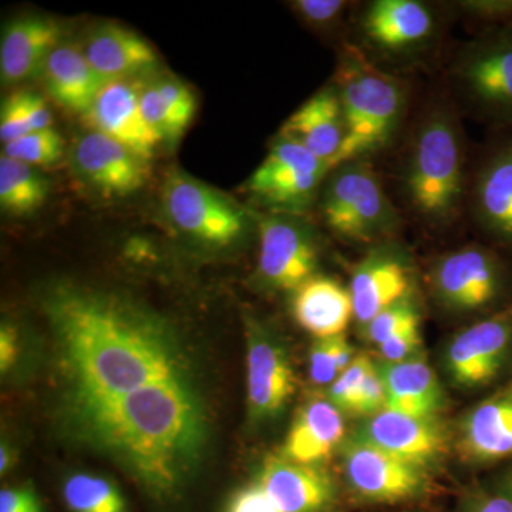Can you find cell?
I'll use <instances>...</instances> for the list:
<instances>
[{"instance_id":"6da1fadb","label":"cell","mask_w":512,"mask_h":512,"mask_svg":"<svg viewBox=\"0 0 512 512\" xmlns=\"http://www.w3.org/2000/svg\"><path fill=\"white\" fill-rule=\"evenodd\" d=\"M43 312L66 426L148 384L192 376L173 326L131 299L59 285L43 298Z\"/></svg>"},{"instance_id":"7a4b0ae2","label":"cell","mask_w":512,"mask_h":512,"mask_svg":"<svg viewBox=\"0 0 512 512\" xmlns=\"http://www.w3.org/2000/svg\"><path fill=\"white\" fill-rule=\"evenodd\" d=\"M157 498H171L198 466L208 417L192 376L161 380L67 424Z\"/></svg>"},{"instance_id":"3957f363","label":"cell","mask_w":512,"mask_h":512,"mask_svg":"<svg viewBox=\"0 0 512 512\" xmlns=\"http://www.w3.org/2000/svg\"><path fill=\"white\" fill-rule=\"evenodd\" d=\"M403 188L417 215L430 224H448L464 194V146L456 116L439 106L426 114L414 134Z\"/></svg>"},{"instance_id":"277c9868","label":"cell","mask_w":512,"mask_h":512,"mask_svg":"<svg viewBox=\"0 0 512 512\" xmlns=\"http://www.w3.org/2000/svg\"><path fill=\"white\" fill-rule=\"evenodd\" d=\"M335 89L342 106L345 140L333 170L386 146L402 121L406 103L402 82L377 69L352 46L346 47L340 59Z\"/></svg>"},{"instance_id":"5b68a950","label":"cell","mask_w":512,"mask_h":512,"mask_svg":"<svg viewBox=\"0 0 512 512\" xmlns=\"http://www.w3.org/2000/svg\"><path fill=\"white\" fill-rule=\"evenodd\" d=\"M322 215L333 234L353 242L376 241L400 224L375 170L363 160L332 170L323 192Z\"/></svg>"},{"instance_id":"8992f818","label":"cell","mask_w":512,"mask_h":512,"mask_svg":"<svg viewBox=\"0 0 512 512\" xmlns=\"http://www.w3.org/2000/svg\"><path fill=\"white\" fill-rule=\"evenodd\" d=\"M439 301L456 312L491 313L512 303V276L491 249L470 245L441 256L431 274Z\"/></svg>"},{"instance_id":"52a82bcc","label":"cell","mask_w":512,"mask_h":512,"mask_svg":"<svg viewBox=\"0 0 512 512\" xmlns=\"http://www.w3.org/2000/svg\"><path fill=\"white\" fill-rule=\"evenodd\" d=\"M163 201L175 227L205 244H232L248 224L247 214L238 204L180 171L168 175Z\"/></svg>"},{"instance_id":"ba28073f","label":"cell","mask_w":512,"mask_h":512,"mask_svg":"<svg viewBox=\"0 0 512 512\" xmlns=\"http://www.w3.org/2000/svg\"><path fill=\"white\" fill-rule=\"evenodd\" d=\"M448 373L466 389H483L512 365V303L461 330L448 345Z\"/></svg>"},{"instance_id":"9c48e42d","label":"cell","mask_w":512,"mask_h":512,"mask_svg":"<svg viewBox=\"0 0 512 512\" xmlns=\"http://www.w3.org/2000/svg\"><path fill=\"white\" fill-rule=\"evenodd\" d=\"M343 468L350 488L369 503H404L420 497L427 488L424 468L387 453L362 436L343 446Z\"/></svg>"},{"instance_id":"30bf717a","label":"cell","mask_w":512,"mask_h":512,"mask_svg":"<svg viewBox=\"0 0 512 512\" xmlns=\"http://www.w3.org/2000/svg\"><path fill=\"white\" fill-rule=\"evenodd\" d=\"M332 168L291 138L279 137L247 183L249 192L278 208H302Z\"/></svg>"},{"instance_id":"8fae6325","label":"cell","mask_w":512,"mask_h":512,"mask_svg":"<svg viewBox=\"0 0 512 512\" xmlns=\"http://www.w3.org/2000/svg\"><path fill=\"white\" fill-rule=\"evenodd\" d=\"M468 97L488 117L512 123V25L470 46L457 67Z\"/></svg>"},{"instance_id":"7c38bea8","label":"cell","mask_w":512,"mask_h":512,"mask_svg":"<svg viewBox=\"0 0 512 512\" xmlns=\"http://www.w3.org/2000/svg\"><path fill=\"white\" fill-rule=\"evenodd\" d=\"M318 245L311 231L285 215L259 220V274L269 288L295 292L315 276Z\"/></svg>"},{"instance_id":"4fadbf2b","label":"cell","mask_w":512,"mask_h":512,"mask_svg":"<svg viewBox=\"0 0 512 512\" xmlns=\"http://www.w3.org/2000/svg\"><path fill=\"white\" fill-rule=\"evenodd\" d=\"M72 160L80 177L104 197H126L147 181V161L99 131L77 138Z\"/></svg>"},{"instance_id":"5bb4252c","label":"cell","mask_w":512,"mask_h":512,"mask_svg":"<svg viewBox=\"0 0 512 512\" xmlns=\"http://www.w3.org/2000/svg\"><path fill=\"white\" fill-rule=\"evenodd\" d=\"M247 389L248 412L255 421L278 416L296 389L288 353L258 325L248 332Z\"/></svg>"},{"instance_id":"9a60e30c","label":"cell","mask_w":512,"mask_h":512,"mask_svg":"<svg viewBox=\"0 0 512 512\" xmlns=\"http://www.w3.org/2000/svg\"><path fill=\"white\" fill-rule=\"evenodd\" d=\"M141 84L131 79L109 82L87 114L92 130L106 134L148 161L163 143L144 119L140 106Z\"/></svg>"},{"instance_id":"2e32d148","label":"cell","mask_w":512,"mask_h":512,"mask_svg":"<svg viewBox=\"0 0 512 512\" xmlns=\"http://www.w3.org/2000/svg\"><path fill=\"white\" fill-rule=\"evenodd\" d=\"M255 481L282 512H329L338 497L323 468L282 456L268 457Z\"/></svg>"},{"instance_id":"e0dca14e","label":"cell","mask_w":512,"mask_h":512,"mask_svg":"<svg viewBox=\"0 0 512 512\" xmlns=\"http://www.w3.org/2000/svg\"><path fill=\"white\" fill-rule=\"evenodd\" d=\"M412 271L406 261L389 249H380L356 266L350 284L355 319L367 325L390 306L410 298Z\"/></svg>"},{"instance_id":"ac0fdd59","label":"cell","mask_w":512,"mask_h":512,"mask_svg":"<svg viewBox=\"0 0 512 512\" xmlns=\"http://www.w3.org/2000/svg\"><path fill=\"white\" fill-rule=\"evenodd\" d=\"M362 437L420 468H426L446 450V436L436 420L390 409L370 417Z\"/></svg>"},{"instance_id":"d6986e66","label":"cell","mask_w":512,"mask_h":512,"mask_svg":"<svg viewBox=\"0 0 512 512\" xmlns=\"http://www.w3.org/2000/svg\"><path fill=\"white\" fill-rule=\"evenodd\" d=\"M362 28L373 46L396 55L423 46L433 36L436 22L431 10L417 0H377L366 9Z\"/></svg>"},{"instance_id":"ffe728a7","label":"cell","mask_w":512,"mask_h":512,"mask_svg":"<svg viewBox=\"0 0 512 512\" xmlns=\"http://www.w3.org/2000/svg\"><path fill=\"white\" fill-rule=\"evenodd\" d=\"M461 450L467 460L483 466L512 463V386L497 392L471 409L461 427Z\"/></svg>"},{"instance_id":"44dd1931","label":"cell","mask_w":512,"mask_h":512,"mask_svg":"<svg viewBox=\"0 0 512 512\" xmlns=\"http://www.w3.org/2000/svg\"><path fill=\"white\" fill-rule=\"evenodd\" d=\"M62 26L45 16L12 20L0 42V77L3 84L22 83L42 72L47 57L60 45Z\"/></svg>"},{"instance_id":"7402d4cb","label":"cell","mask_w":512,"mask_h":512,"mask_svg":"<svg viewBox=\"0 0 512 512\" xmlns=\"http://www.w3.org/2000/svg\"><path fill=\"white\" fill-rule=\"evenodd\" d=\"M281 137L291 138L333 170L343 140L342 106L338 90L326 87L305 101L282 126Z\"/></svg>"},{"instance_id":"603a6c76","label":"cell","mask_w":512,"mask_h":512,"mask_svg":"<svg viewBox=\"0 0 512 512\" xmlns=\"http://www.w3.org/2000/svg\"><path fill=\"white\" fill-rule=\"evenodd\" d=\"M47 94L57 106L87 116L107 82L97 74L79 46L59 45L47 57L42 72Z\"/></svg>"},{"instance_id":"cb8c5ba5","label":"cell","mask_w":512,"mask_h":512,"mask_svg":"<svg viewBox=\"0 0 512 512\" xmlns=\"http://www.w3.org/2000/svg\"><path fill=\"white\" fill-rule=\"evenodd\" d=\"M343 412L329 399H313L296 414L281 456L306 466L328 460L345 439Z\"/></svg>"},{"instance_id":"d4e9b609","label":"cell","mask_w":512,"mask_h":512,"mask_svg":"<svg viewBox=\"0 0 512 512\" xmlns=\"http://www.w3.org/2000/svg\"><path fill=\"white\" fill-rule=\"evenodd\" d=\"M296 322L316 339L345 335L355 318L352 293L336 279L315 275L293 292Z\"/></svg>"},{"instance_id":"484cf974","label":"cell","mask_w":512,"mask_h":512,"mask_svg":"<svg viewBox=\"0 0 512 512\" xmlns=\"http://www.w3.org/2000/svg\"><path fill=\"white\" fill-rule=\"evenodd\" d=\"M89 63L107 83L131 79L157 64L153 47L133 30L119 25L99 26L83 47Z\"/></svg>"},{"instance_id":"4316f807","label":"cell","mask_w":512,"mask_h":512,"mask_svg":"<svg viewBox=\"0 0 512 512\" xmlns=\"http://www.w3.org/2000/svg\"><path fill=\"white\" fill-rule=\"evenodd\" d=\"M478 224L512 249V141L485 161L474 187Z\"/></svg>"},{"instance_id":"83f0119b","label":"cell","mask_w":512,"mask_h":512,"mask_svg":"<svg viewBox=\"0 0 512 512\" xmlns=\"http://www.w3.org/2000/svg\"><path fill=\"white\" fill-rule=\"evenodd\" d=\"M387 393L386 409L421 419L436 420L444 407V393L436 373L420 357L387 363L382 369Z\"/></svg>"},{"instance_id":"f1b7e54d","label":"cell","mask_w":512,"mask_h":512,"mask_svg":"<svg viewBox=\"0 0 512 512\" xmlns=\"http://www.w3.org/2000/svg\"><path fill=\"white\" fill-rule=\"evenodd\" d=\"M49 195V181L36 167L0 157V207L13 215H28L39 210Z\"/></svg>"},{"instance_id":"f546056e","label":"cell","mask_w":512,"mask_h":512,"mask_svg":"<svg viewBox=\"0 0 512 512\" xmlns=\"http://www.w3.org/2000/svg\"><path fill=\"white\" fill-rule=\"evenodd\" d=\"M63 500L70 512H128L119 487L93 474L79 473L67 478Z\"/></svg>"},{"instance_id":"4dcf8cb0","label":"cell","mask_w":512,"mask_h":512,"mask_svg":"<svg viewBox=\"0 0 512 512\" xmlns=\"http://www.w3.org/2000/svg\"><path fill=\"white\" fill-rule=\"evenodd\" d=\"M64 141L55 128L33 131L25 137L5 144L3 154L13 160L39 167L56 164L63 156Z\"/></svg>"},{"instance_id":"1f68e13d","label":"cell","mask_w":512,"mask_h":512,"mask_svg":"<svg viewBox=\"0 0 512 512\" xmlns=\"http://www.w3.org/2000/svg\"><path fill=\"white\" fill-rule=\"evenodd\" d=\"M416 325H420L419 311L412 299L407 298L370 320L366 325V336L370 342L380 346L397 333Z\"/></svg>"},{"instance_id":"d6a6232c","label":"cell","mask_w":512,"mask_h":512,"mask_svg":"<svg viewBox=\"0 0 512 512\" xmlns=\"http://www.w3.org/2000/svg\"><path fill=\"white\" fill-rule=\"evenodd\" d=\"M373 369H375V365L369 357L357 355L352 365L345 372L340 373L338 379L330 384L328 397L330 402L339 407L342 412L349 413L360 387Z\"/></svg>"},{"instance_id":"836d02e7","label":"cell","mask_w":512,"mask_h":512,"mask_svg":"<svg viewBox=\"0 0 512 512\" xmlns=\"http://www.w3.org/2000/svg\"><path fill=\"white\" fill-rule=\"evenodd\" d=\"M156 84L163 96L168 114L173 120L178 137H180L191 120L194 119L197 100L191 90L180 80L161 79Z\"/></svg>"},{"instance_id":"e575fe53","label":"cell","mask_w":512,"mask_h":512,"mask_svg":"<svg viewBox=\"0 0 512 512\" xmlns=\"http://www.w3.org/2000/svg\"><path fill=\"white\" fill-rule=\"evenodd\" d=\"M140 106L144 119L161 141H177L178 134L156 82L141 86Z\"/></svg>"},{"instance_id":"d590c367","label":"cell","mask_w":512,"mask_h":512,"mask_svg":"<svg viewBox=\"0 0 512 512\" xmlns=\"http://www.w3.org/2000/svg\"><path fill=\"white\" fill-rule=\"evenodd\" d=\"M340 375L335 338L316 339L309 355V376L315 384H332Z\"/></svg>"},{"instance_id":"8d00e7d4","label":"cell","mask_w":512,"mask_h":512,"mask_svg":"<svg viewBox=\"0 0 512 512\" xmlns=\"http://www.w3.org/2000/svg\"><path fill=\"white\" fill-rule=\"evenodd\" d=\"M33 133L28 114L23 106L22 90L6 97L0 109V140L3 144L12 143Z\"/></svg>"},{"instance_id":"74e56055","label":"cell","mask_w":512,"mask_h":512,"mask_svg":"<svg viewBox=\"0 0 512 512\" xmlns=\"http://www.w3.org/2000/svg\"><path fill=\"white\" fill-rule=\"evenodd\" d=\"M386 407V386H384L382 373L375 367L360 387L349 413L357 414V416L373 417L383 412Z\"/></svg>"},{"instance_id":"f35d334b","label":"cell","mask_w":512,"mask_h":512,"mask_svg":"<svg viewBox=\"0 0 512 512\" xmlns=\"http://www.w3.org/2000/svg\"><path fill=\"white\" fill-rule=\"evenodd\" d=\"M346 8L348 2L343 0H298L293 3L296 13L316 28H329L335 25Z\"/></svg>"},{"instance_id":"ab89813d","label":"cell","mask_w":512,"mask_h":512,"mask_svg":"<svg viewBox=\"0 0 512 512\" xmlns=\"http://www.w3.org/2000/svg\"><path fill=\"white\" fill-rule=\"evenodd\" d=\"M224 512H282L256 481L239 487L228 498Z\"/></svg>"},{"instance_id":"60d3db41","label":"cell","mask_w":512,"mask_h":512,"mask_svg":"<svg viewBox=\"0 0 512 512\" xmlns=\"http://www.w3.org/2000/svg\"><path fill=\"white\" fill-rule=\"evenodd\" d=\"M377 348L387 363L406 362V360L417 357V353L421 349L420 325L404 329L403 332L387 339Z\"/></svg>"},{"instance_id":"b9f144b4","label":"cell","mask_w":512,"mask_h":512,"mask_svg":"<svg viewBox=\"0 0 512 512\" xmlns=\"http://www.w3.org/2000/svg\"><path fill=\"white\" fill-rule=\"evenodd\" d=\"M0 512H43V505L36 491L29 485H23L2 490Z\"/></svg>"},{"instance_id":"7bdbcfd3","label":"cell","mask_w":512,"mask_h":512,"mask_svg":"<svg viewBox=\"0 0 512 512\" xmlns=\"http://www.w3.org/2000/svg\"><path fill=\"white\" fill-rule=\"evenodd\" d=\"M460 8L478 19L495 22L512 19V0H470L461 2Z\"/></svg>"},{"instance_id":"ee69618b","label":"cell","mask_w":512,"mask_h":512,"mask_svg":"<svg viewBox=\"0 0 512 512\" xmlns=\"http://www.w3.org/2000/svg\"><path fill=\"white\" fill-rule=\"evenodd\" d=\"M466 512H512V500L497 488L481 490L471 495Z\"/></svg>"},{"instance_id":"f6af8a7d","label":"cell","mask_w":512,"mask_h":512,"mask_svg":"<svg viewBox=\"0 0 512 512\" xmlns=\"http://www.w3.org/2000/svg\"><path fill=\"white\" fill-rule=\"evenodd\" d=\"M23 106H25L26 114L32 131L47 130L52 128L53 114L45 99L39 94L22 90Z\"/></svg>"},{"instance_id":"bcb514c9","label":"cell","mask_w":512,"mask_h":512,"mask_svg":"<svg viewBox=\"0 0 512 512\" xmlns=\"http://www.w3.org/2000/svg\"><path fill=\"white\" fill-rule=\"evenodd\" d=\"M19 355V340L16 330L9 325H3L0 329V370L9 372L15 365Z\"/></svg>"},{"instance_id":"7dc6e473","label":"cell","mask_w":512,"mask_h":512,"mask_svg":"<svg viewBox=\"0 0 512 512\" xmlns=\"http://www.w3.org/2000/svg\"><path fill=\"white\" fill-rule=\"evenodd\" d=\"M493 487L500 490L501 493L508 495L512 500V464L505 468L503 473L500 474V477L497 478Z\"/></svg>"},{"instance_id":"c3c4849f","label":"cell","mask_w":512,"mask_h":512,"mask_svg":"<svg viewBox=\"0 0 512 512\" xmlns=\"http://www.w3.org/2000/svg\"><path fill=\"white\" fill-rule=\"evenodd\" d=\"M13 464V450L8 443H2L0 447V473L5 474Z\"/></svg>"},{"instance_id":"681fc988","label":"cell","mask_w":512,"mask_h":512,"mask_svg":"<svg viewBox=\"0 0 512 512\" xmlns=\"http://www.w3.org/2000/svg\"><path fill=\"white\" fill-rule=\"evenodd\" d=\"M508 384H510V386H512V376H511L510 382H508Z\"/></svg>"}]
</instances>
